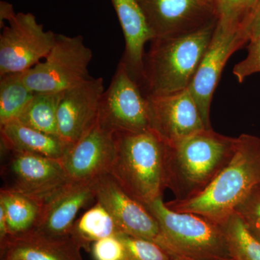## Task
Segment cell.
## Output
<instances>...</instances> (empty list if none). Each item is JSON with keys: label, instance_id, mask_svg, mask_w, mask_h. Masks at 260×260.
I'll list each match as a JSON object with an SVG mask.
<instances>
[{"label": "cell", "instance_id": "6da1fadb", "mask_svg": "<svg viewBox=\"0 0 260 260\" xmlns=\"http://www.w3.org/2000/svg\"><path fill=\"white\" fill-rule=\"evenodd\" d=\"M238 138L205 129L172 145L165 155L166 184L184 200L204 190L229 164L237 149Z\"/></svg>", "mask_w": 260, "mask_h": 260}, {"label": "cell", "instance_id": "7a4b0ae2", "mask_svg": "<svg viewBox=\"0 0 260 260\" xmlns=\"http://www.w3.org/2000/svg\"><path fill=\"white\" fill-rule=\"evenodd\" d=\"M260 184V138L243 134L229 164L201 193L166 203L181 213L198 214L218 224L234 213L238 205Z\"/></svg>", "mask_w": 260, "mask_h": 260}, {"label": "cell", "instance_id": "3957f363", "mask_svg": "<svg viewBox=\"0 0 260 260\" xmlns=\"http://www.w3.org/2000/svg\"><path fill=\"white\" fill-rule=\"evenodd\" d=\"M217 22L179 37L155 38L145 54L140 88L146 98L189 88L213 37Z\"/></svg>", "mask_w": 260, "mask_h": 260}, {"label": "cell", "instance_id": "277c9868", "mask_svg": "<svg viewBox=\"0 0 260 260\" xmlns=\"http://www.w3.org/2000/svg\"><path fill=\"white\" fill-rule=\"evenodd\" d=\"M114 135L115 158L109 174L126 194L143 205L162 198L167 189V144L153 130Z\"/></svg>", "mask_w": 260, "mask_h": 260}, {"label": "cell", "instance_id": "5b68a950", "mask_svg": "<svg viewBox=\"0 0 260 260\" xmlns=\"http://www.w3.org/2000/svg\"><path fill=\"white\" fill-rule=\"evenodd\" d=\"M145 206L160 226L159 244L173 256L185 260L232 259L219 224L198 214L174 211L162 198Z\"/></svg>", "mask_w": 260, "mask_h": 260}, {"label": "cell", "instance_id": "8992f818", "mask_svg": "<svg viewBox=\"0 0 260 260\" xmlns=\"http://www.w3.org/2000/svg\"><path fill=\"white\" fill-rule=\"evenodd\" d=\"M93 58L82 36L57 34L56 41L44 61L19 73L35 93H61L90 79L88 66Z\"/></svg>", "mask_w": 260, "mask_h": 260}, {"label": "cell", "instance_id": "52a82bcc", "mask_svg": "<svg viewBox=\"0 0 260 260\" xmlns=\"http://www.w3.org/2000/svg\"><path fill=\"white\" fill-rule=\"evenodd\" d=\"M1 189L45 202L69 181L61 160L1 147Z\"/></svg>", "mask_w": 260, "mask_h": 260}, {"label": "cell", "instance_id": "ba28073f", "mask_svg": "<svg viewBox=\"0 0 260 260\" xmlns=\"http://www.w3.org/2000/svg\"><path fill=\"white\" fill-rule=\"evenodd\" d=\"M0 35V77L23 73L45 59L57 34L44 30L32 13H16Z\"/></svg>", "mask_w": 260, "mask_h": 260}, {"label": "cell", "instance_id": "9c48e42d", "mask_svg": "<svg viewBox=\"0 0 260 260\" xmlns=\"http://www.w3.org/2000/svg\"><path fill=\"white\" fill-rule=\"evenodd\" d=\"M99 121L114 133L152 130L148 99L121 62L103 94Z\"/></svg>", "mask_w": 260, "mask_h": 260}, {"label": "cell", "instance_id": "30bf717a", "mask_svg": "<svg viewBox=\"0 0 260 260\" xmlns=\"http://www.w3.org/2000/svg\"><path fill=\"white\" fill-rule=\"evenodd\" d=\"M155 38L191 34L217 22L212 0H136Z\"/></svg>", "mask_w": 260, "mask_h": 260}, {"label": "cell", "instance_id": "8fae6325", "mask_svg": "<svg viewBox=\"0 0 260 260\" xmlns=\"http://www.w3.org/2000/svg\"><path fill=\"white\" fill-rule=\"evenodd\" d=\"M246 44L239 30L216 23L208 49L189 87L207 129H212L210 107L222 72L231 56Z\"/></svg>", "mask_w": 260, "mask_h": 260}, {"label": "cell", "instance_id": "7c38bea8", "mask_svg": "<svg viewBox=\"0 0 260 260\" xmlns=\"http://www.w3.org/2000/svg\"><path fill=\"white\" fill-rule=\"evenodd\" d=\"M115 135L99 121L72 145L61 159L70 181L95 180L109 174L115 158Z\"/></svg>", "mask_w": 260, "mask_h": 260}, {"label": "cell", "instance_id": "4fadbf2b", "mask_svg": "<svg viewBox=\"0 0 260 260\" xmlns=\"http://www.w3.org/2000/svg\"><path fill=\"white\" fill-rule=\"evenodd\" d=\"M95 200L112 215L119 233L159 244L161 233L156 219L145 205L126 194L110 174L97 179Z\"/></svg>", "mask_w": 260, "mask_h": 260}, {"label": "cell", "instance_id": "5bb4252c", "mask_svg": "<svg viewBox=\"0 0 260 260\" xmlns=\"http://www.w3.org/2000/svg\"><path fill=\"white\" fill-rule=\"evenodd\" d=\"M148 100L151 129L166 144L207 129L189 88Z\"/></svg>", "mask_w": 260, "mask_h": 260}, {"label": "cell", "instance_id": "9a60e30c", "mask_svg": "<svg viewBox=\"0 0 260 260\" xmlns=\"http://www.w3.org/2000/svg\"><path fill=\"white\" fill-rule=\"evenodd\" d=\"M104 91L103 78H91L64 92L57 112L61 139L73 145L94 125Z\"/></svg>", "mask_w": 260, "mask_h": 260}, {"label": "cell", "instance_id": "2e32d148", "mask_svg": "<svg viewBox=\"0 0 260 260\" xmlns=\"http://www.w3.org/2000/svg\"><path fill=\"white\" fill-rule=\"evenodd\" d=\"M97 179L69 181L51 195L43 203L42 214L35 230L49 235H70L78 212L96 200Z\"/></svg>", "mask_w": 260, "mask_h": 260}, {"label": "cell", "instance_id": "e0dca14e", "mask_svg": "<svg viewBox=\"0 0 260 260\" xmlns=\"http://www.w3.org/2000/svg\"><path fill=\"white\" fill-rule=\"evenodd\" d=\"M81 247L70 235L52 236L37 230L0 242V260H83Z\"/></svg>", "mask_w": 260, "mask_h": 260}, {"label": "cell", "instance_id": "ac0fdd59", "mask_svg": "<svg viewBox=\"0 0 260 260\" xmlns=\"http://www.w3.org/2000/svg\"><path fill=\"white\" fill-rule=\"evenodd\" d=\"M120 23L124 41L120 61L132 79L141 85L144 72L145 44L155 39L136 0H111Z\"/></svg>", "mask_w": 260, "mask_h": 260}, {"label": "cell", "instance_id": "d6986e66", "mask_svg": "<svg viewBox=\"0 0 260 260\" xmlns=\"http://www.w3.org/2000/svg\"><path fill=\"white\" fill-rule=\"evenodd\" d=\"M0 135L3 148L57 160L64 158L72 145L59 137L29 127L18 120L0 126Z\"/></svg>", "mask_w": 260, "mask_h": 260}, {"label": "cell", "instance_id": "ffe728a7", "mask_svg": "<svg viewBox=\"0 0 260 260\" xmlns=\"http://www.w3.org/2000/svg\"><path fill=\"white\" fill-rule=\"evenodd\" d=\"M0 206L6 215L9 236L22 235L37 229L42 202L21 193L1 189Z\"/></svg>", "mask_w": 260, "mask_h": 260}, {"label": "cell", "instance_id": "44dd1931", "mask_svg": "<svg viewBox=\"0 0 260 260\" xmlns=\"http://www.w3.org/2000/svg\"><path fill=\"white\" fill-rule=\"evenodd\" d=\"M119 234L115 221L100 203H95L75 220L70 235L81 249L90 251L92 244L100 239Z\"/></svg>", "mask_w": 260, "mask_h": 260}, {"label": "cell", "instance_id": "7402d4cb", "mask_svg": "<svg viewBox=\"0 0 260 260\" xmlns=\"http://www.w3.org/2000/svg\"><path fill=\"white\" fill-rule=\"evenodd\" d=\"M63 93H35L17 120L48 134H58L57 112Z\"/></svg>", "mask_w": 260, "mask_h": 260}, {"label": "cell", "instance_id": "603a6c76", "mask_svg": "<svg viewBox=\"0 0 260 260\" xmlns=\"http://www.w3.org/2000/svg\"><path fill=\"white\" fill-rule=\"evenodd\" d=\"M34 94L19 73L0 77V126L17 120Z\"/></svg>", "mask_w": 260, "mask_h": 260}, {"label": "cell", "instance_id": "cb8c5ba5", "mask_svg": "<svg viewBox=\"0 0 260 260\" xmlns=\"http://www.w3.org/2000/svg\"><path fill=\"white\" fill-rule=\"evenodd\" d=\"M231 255L234 260H260V241L249 232L236 213L221 223Z\"/></svg>", "mask_w": 260, "mask_h": 260}, {"label": "cell", "instance_id": "d4e9b609", "mask_svg": "<svg viewBox=\"0 0 260 260\" xmlns=\"http://www.w3.org/2000/svg\"><path fill=\"white\" fill-rule=\"evenodd\" d=\"M124 244L126 260H172L173 255L158 243L148 239L117 234Z\"/></svg>", "mask_w": 260, "mask_h": 260}, {"label": "cell", "instance_id": "484cf974", "mask_svg": "<svg viewBox=\"0 0 260 260\" xmlns=\"http://www.w3.org/2000/svg\"><path fill=\"white\" fill-rule=\"evenodd\" d=\"M257 0H212L217 23L231 28L240 29Z\"/></svg>", "mask_w": 260, "mask_h": 260}, {"label": "cell", "instance_id": "4316f807", "mask_svg": "<svg viewBox=\"0 0 260 260\" xmlns=\"http://www.w3.org/2000/svg\"><path fill=\"white\" fill-rule=\"evenodd\" d=\"M237 214L249 232L260 241V184L251 189L238 205Z\"/></svg>", "mask_w": 260, "mask_h": 260}, {"label": "cell", "instance_id": "83f0119b", "mask_svg": "<svg viewBox=\"0 0 260 260\" xmlns=\"http://www.w3.org/2000/svg\"><path fill=\"white\" fill-rule=\"evenodd\" d=\"M90 251L94 260H126L125 247L117 235L94 242Z\"/></svg>", "mask_w": 260, "mask_h": 260}, {"label": "cell", "instance_id": "f1b7e54d", "mask_svg": "<svg viewBox=\"0 0 260 260\" xmlns=\"http://www.w3.org/2000/svg\"><path fill=\"white\" fill-rule=\"evenodd\" d=\"M246 49L247 56L233 70V73L240 83L250 75L260 73V37L251 40Z\"/></svg>", "mask_w": 260, "mask_h": 260}, {"label": "cell", "instance_id": "f546056e", "mask_svg": "<svg viewBox=\"0 0 260 260\" xmlns=\"http://www.w3.org/2000/svg\"><path fill=\"white\" fill-rule=\"evenodd\" d=\"M239 34L247 44L252 39L260 37V0H257L243 22L239 29Z\"/></svg>", "mask_w": 260, "mask_h": 260}, {"label": "cell", "instance_id": "4dcf8cb0", "mask_svg": "<svg viewBox=\"0 0 260 260\" xmlns=\"http://www.w3.org/2000/svg\"><path fill=\"white\" fill-rule=\"evenodd\" d=\"M15 15L16 13H15L13 5L6 2L1 1L0 3V26L2 28L5 27V20L9 21L10 19Z\"/></svg>", "mask_w": 260, "mask_h": 260}, {"label": "cell", "instance_id": "1f68e13d", "mask_svg": "<svg viewBox=\"0 0 260 260\" xmlns=\"http://www.w3.org/2000/svg\"><path fill=\"white\" fill-rule=\"evenodd\" d=\"M9 237L8 225H7L6 215L3 207L0 206V242Z\"/></svg>", "mask_w": 260, "mask_h": 260}, {"label": "cell", "instance_id": "d6a6232c", "mask_svg": "<svg viewBox=\"0 0 260 260\" xmlns=\"http://www.w3.org/2000/svg\"><path fill=\"white\" fill-rule=\"evenodd\" d=\"M172 260H185V259H181V258L178 257V256H173Z\"/></svg>", "mask_w": 260, "mask_h": 260}, {"label": "cell", "instance_id": "836d02e7", "mask_svg": "<svg viewBox=\"0 0 260 260\" xmlns=\"http://www.w3.org/2000/svg\"><path fill=\"white\" fill-rule=\"evenodd\" d=\"M213 260H234L233 259H213Z\"/></svg>", "mask_w": 260, "mask_h": 260}]
</instances>
